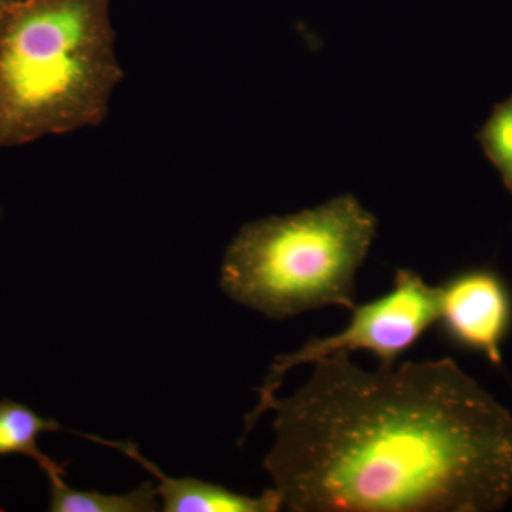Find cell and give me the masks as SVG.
<instances>
[{
  "mask_svg": "<svg viewBox=\"0 0 512 512\" xmlns=\"http://www.w3.org/2000/svg\"><path fill=\"white\" fill-rule=\"evenodd\" d=\"M276 396L264 468L292 512H493L512 500V414L450 357L363 370L339 352Z\"/></svg>",
  "mask_w": 512,
  "mask_h": 512,
  "instance_id": "1",
  "label": "cell"
},
{
  "mask_svg": "<svg viewBox=\"0 0 512 512\" xmlns=\"http://www.w3.org/2000/svg\"><path fill=\"white\" fill-rule=\"evenodd\" d=\"M111 0H29L0 25V140L99 126L123 79Z\"/></svg>",
  "mask_w": 512,
  "mask_h": 512,
  "instance_id": "2",
  "label": "cell"
},
{
  "mask_svg": "<svg viewBox=\"0 0 512 512\" xmlns=\"http://www.w3.org/2000/svg\"><path fill=\"white\" fill-rule=\"evenodd\" d=\"M377 218L355 195L311 210L248 222L225 251L221 289L239 305L284 320L339 306L356 308V275Z\"/></svg>",
  "mask_w": 512,
  "mask_h": 512,
  "instance_id": "3",
  "label": "cell"
},
{
  "mask_svg": "<svg viewBox=\"0 0 512 512\" xmlns=\"http://www.w3.org/2000/svg\"><path fill=\"white\" fill-rule=\"evenodd\" d=\"M342 332L326 338H311L301 349L275 357L264 383L258 389L255 409L245 417L241 441L254 429L256 421L268 412L278 396L285 376L301 365H313L333 353L357 350L372 353L380 366L396 365L397 360L416 345L439 319V288L431 286L412 269H396L393 288L375 301L356 305Z\"/></svg>",
  "mask_w": 512,
  "mask_h": 512,
  "instance_id": "4",
  "label": "cell"
},
{
  "mask_svg": "<svg viewBox=\"0 0 512 512\" xmlns=\"http://www.w3.org/2000/svg\"><path fill=\"white\" fill-rule=\"evenodd\" d=\"M439 288L441 333L457 348L480 353L503 367L504 340L512 328V295L493 268H471L451 276Z\"/></svg>",
  "mask_w": 512,
  "mask_h": 512,
  "instance_id": "5",
  "label": "cell"
},
{
  "mask_svg": "<svg viewBox=\"0 0 512 512\" xmlns=\"http://www.w3.org/2000/svg\"><path fill=\"white\" fill-rule=\"evenodd\" d=\"M87 439L116 448L137 461L158 480L157 493L164 512H278L284 510L281 497L269 488L259 497L235 493L222 485L191 477H168L128 441H109L96 436Z\"/></svg>",
  "mask_w": 512,
  "mask_h": 512,
  "instance_id": "6",
  "label": "cell"
},
{
  "mask_svg": "<svg viewBox=\"0 0 512 512\" xmlns=\"http://www.w3.org/2000/svg\"><path fill=\"white\" fill-rule=\"evenodd\" d=\"M59 430L63 427L56 420L39 416L26 404L0 400V456L30 457L47 477L66 476V464L52 460L37 446L40 434Z\"/></svg>",
  "mask_w": 512,
  "mask_h": 512,
  "instance_id": "7",
  "label": "cell"
},
{
  "mask_svg": "<svg viewBox=\"0 0 512 512\" xmlns=\"http://www.w3.org/2000/svg\"><path fill=\"white\" fill-rule=\"evenodd\" d=\"M66 476H52L50 508L52 512H154L160 510L157 485L143 483L126 494L74 490L64 483Z\"/></svg>",
  "mask_w": 512,
  "mask_h": 512,
  "instance_id": "8",
  "label": "cell"
},
{
  "mask_svg": "<svg viewBox=\"0 0 512 512\" xmlns=\"http://www.w3.org/2000/svg\"><path fill=\"white\" fill-rule=\"evenodd\" d=\"M477 140L512 197V94L503 103L495 104L478 131Z\"/></svg>",
  "mask_w": 512,
  "mask_h": 512,
  "instance_id": "9",
  "label": "cell"
},
{
  "mask_svg": "<svg viewBox=\"0 0 512 512\" xmlns=\"http://www.w3.org/2000/svg\"><path fill=\"white\" fill-rule=\"evenodd\" d=\"M12 3H9V0H0V19L6 15V12L10 9Z\"/></svg>",
  "mask_w": 512,
  "mask_h": 512,
  "instance_id": "10",
  "label": "cell"
}]
</instances>
